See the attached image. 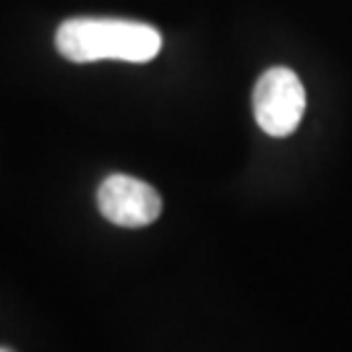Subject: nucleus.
<instances>
[{
    "mask_svg": "<svg viewBox=\"0 0 352 352\" xmlns=\"http://www.w3.org/2000/svg\"><path fill=\"white\" fill-rule=\"evenodd\" d=\"M302 113H305V89L298 74L285 65L264 71L253 89V115L258 128L274 139H282L295 133Z\"/></svg>",
    "mask_w": 352,
    "mask_h": 352,
    "instance_id": "obj_2",
    "label": "nucleus"
},
{
    "mask_svg": "<svg viewBox=\"0 0 352 352\" xmlns=\"http://www.w3.org/2000/svg\"><path fill=\"white\" fill-rule=\"evenodd\" d=\"M97 206L107 222L118 227H146L162 214V196L131 175H107L97 188Z\"/></svg>",
    "mask_w": 352,
    "mask_h": 352,
    "instance_id": "obj_3",
    "label": "nucleus"
},
{
    "mask_svg": "<svg viewBox=\"0 0 352 352\" xmlns=\"http://www.w3.org/2000/svg\"><path fill=\"white\" fill-rule=\"evenodd\" d=\"M55 47L71 63H149L162 50V34L144 21L76 16L58 26Z\"/></svg>",
    "mask_w": 352,
    "mask_h": 352,
    "instance_id": "obj_1",
    "label": "nucleus"
},
{
    "mask_svg": "<svg viewBox=\"0 0 352 352\" xmlns=\"http://www.w3.org/2000/svg\"><path fill=\"white\" fill-rule=\"evenodd\" d=\"M0 352H11V350H8V347H0Z\"/></svg>",
    "mask_w": 352,
    "mask_h": 352,
    "instance_id": "obj_4",
    "label": "nucleus"
}]
</instances>
